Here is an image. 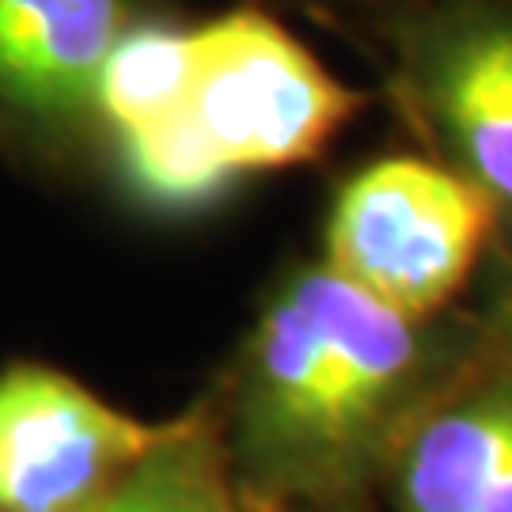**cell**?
<instances>
[{
    "instance_id": "obj_3",
    "label": "cell",
    "mask_w": 512,
    "mask_h": 512,
    "mask_svg": "<svg viewBox=\"0 0 512 512\" xmlns=\"http://www.w3.org/2000/svg\"><path fill=\"white\" fill-rule=\"evenodd\" d=\"M494 224L497 202L471 175L384 156L330 205L327 266L418 323L467 285Z\"/></svg>"
},
{
    "instance_id": "obj_8",
    "label": "cell",
    "mask_w": 512,
    "mask_h": 512,
    "mask_svg": "<svg viewBox=\"0 0 512 512\" xmlns=\"http://www.w3.org/2000/svg\"><path fill=\"white\" fill-rule=\"evenodd\" d=\"M190 76L194 27H183L160 12L141 19L118 38L103 65L95 92V122L107 129L110 141L164 122L186 107Z\"/></svg>"
},
{
    "instance_id": "obj_6",
    "label": "cell",
    "mask_w": 512,
    "mask_h": 512,
    "mask_svg": "<svg viewBox=\"0 0 512 512\" xmlns=\"http://www.w3.org/2000/svg\"><path fill=\"white\" fill-rule=\"evenodd\" d=\"M148 16V0H0V114L50 133L95 122L110 50Z\"/></svg>"
},
{
    "instance_id": "obj_2",
    "label": "cell",
    "mask_w": 512,
    "mask_h": 512,
    "mask_svg": "<svg viewBox=\"0 0 512 512\" xmlns=\"http://www.w3.org/2000/svg\"><path fill=\"white\" fill-rule=\"evenodd\" d=\"M365 95L330 73L258 4H239L194 27L186 110L232 175L315 160Z\"/></svg>"
},
{
    "instance_id": "obj_9",
    "label": "cell",
    "mask_w": 512,
    "mask_h": 512,
    "mask_svg": "<svg viewBox=\"0 0 512 512\" xmlns=\"http://www.w3.org/2000/svg\"><path fill=\"white\" fill-rule=\"evenodd\" d=\"M114 152L126 167L133 190L145 202L167 209H198L232 186V171L205 145L190 110H175L164 122L114 137Z\"/></svg>"
},
{
    "instance_id": "obj_4",
    "label": "cell",
    "mask_w": 512,
    "mask_h": 512,
    "mask_svg": "<svg viewBox=\"0 0 512 512\" xmlns=\"http://www.w3.org/2000/svg\"><path fill=\"white\" fill-rule=\"evenodd\" d=\"M46 365L0 372V512H88L133 471L179 444Z\"/></svg>"
},
{
    "instance_id": "obj_7",
    "label": "cell",
    "mask_w": 512,
    "mask_h": 512,
    "mask_svg": "<svg viewBox=\"0 0 512 512\" xmlns=\"http://www.w3.org/2000/svg\"><path fill=\"white\" fill-rule=\"evenodd\" d=\"M509 463L512 380L421 425L399 471V512H482Z\"/></svg>"
},
{
    "instance_id": "obj_1",
    "label": "cell",
    "mask_w": 512,
    "mask_h": 512,
    "mask_svg": "<svg viewBox=\"0 0 512 512\" xmlns=\"http://www.w3.org/2000/svg\"><path fill=\"white\" fill-rule=\"evenodd\" d=\"M414 319L330 266L300 270L258 319L247 353L243 433L258 471L327 482L380 433L418 368Z\"/></svg>"
},
{
    "instance_id": "obj_5",
    "label": "cell",
    "mask_w": 512,
    "mask_h": 512,
    "mask_svg": "<svg viewBox=\"0 0 512 512\" xmlns=\"http://www.w3.org/2000/svg\"><path fill=\"white\" fill-rule=\"evenodd\" d=\"M399 88L497 205H512V0H418L391 27Z\"/></svg>"
},
{
    "instance_id": "obj_10",
    "label": "cell",
    "mask_w": 512,
    "mask_h": 512,
    "mask_svg": "<svg viewBox=\"0 0 512 512\" xmlns=\"http://www.w3.org/2000/svg\"><path fill=\"white\" fill-rule=\"evenodd\" d=\"M88 512H220L213 482L202 459L190 452V440H179L152 456L133 475Z\"/></svg>"
},
{
    "instance_id": "obj_11",
    "label": "cell",
    "mask_w": 512,
    "mask_h": 512,
    "mask_svg": "<svg viewBox=\"0 0 512 512\" xmlns=\"http://www.w3.org/2000/svg\"><path fill=\"white\" fill-rule=\"evenodd\" d=\"M497 319H501V330H505V338H509V346H512V266H509L505 285H501V308H497Z\"/></svg>"
},
{
    "instance_id": "obj_12",
    "label": "cell",
    "mask_w": 512,
    "mask_h": 512,
    "mask_svg": "<svg viewBox=\"0 0 512 512\" xmlns=\"http://www.w3.org/2000/svg\"><path fill=\"white\" fill-rule=\"evenodd\" d=\"M349 4H403V8H410V4H418V0H349Z\"/></svg>"
}]
</instances>
